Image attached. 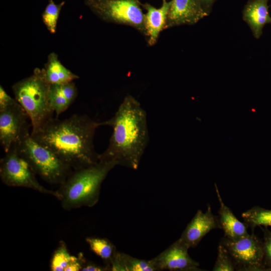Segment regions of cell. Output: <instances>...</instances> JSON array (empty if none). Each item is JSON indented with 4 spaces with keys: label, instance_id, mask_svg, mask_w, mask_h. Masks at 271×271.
I'll return each instance as SVG.
<instances>
[{
    "label": "cell",
    "instance_id": "obj_1",
    "mask_svg": "<svg viewBox=\"0 0 271 271\" xmlns=\"http://www.w3.org/2000/svg\"><path fill=\"white\" fill-rule=\"evenodd\" d=\"M100 125L87 115L73 114L64 119L52 117L31 134L74 170L98 162L93 138Z\"/></svg>",
    "mask_w": 271,
    "mask_h": 271
},
{
    "label": "cell",
    "instance_id": "obj_2",
    "mask_svg": "<svg viewBox=\"0 0 271 271\" xmlns=\"http://www.w3.org/2000/svg\"><path fill=\"white\" fill-rule=\"evenodd\" d=\"M100 124L111 126L113 131L99 160L137 169L149 140L147 113L140 103L127 95L114 115Z\"/></svg>",
    "mask_w": 271,
    "mask_h": 271
},
{
    "label": "cell",
    "instance_id": "obj_3",
    "mask_svg": "<svg viewBox=\"0 0 271 271\" xmlns=\"http://www.w3.org/2000/svg\"><path fill=\"white\" fill-rule=\"evenodd\" d=\"M116 165L99 160L94 165L74 170L57 190L62 207L70 211L81 207H92L98 201L101 186Z\"/></svg>",
    "mask_w": 271,
    "mask_h": 271
},
{
    "label": "cell",
    "instance_id": "obj_4",
    "mask_svg": "<svg viewBox=\"0 0 271 271\" xmlns=\"http://www.w3.org/2000/svg\"><path fill=\"white\" fill-rule=\"evenodd\" d=\"M27 126L15 144L19 153L35 173L48 183L61 185L73 171L50 150L35 141Z\"/></svg>",
    "mask_w": 271,
    "mask_h": 271
},
{
    "label": "cell",
    "instance_id": "obj_5",
    "mask_svg": "<svg viewBox=\"0 0 271 271\" xmlns=\"http://www.w3.org/2000/svg\"><path fill=\"white\" fill-rule=\"evenodd\" d=\"M50 86L42 69L36 68L31 76L12 86L15 98L29 117L32 127L31 132L36 131L53 117L54 111L49 100Z\"/></svg>",
    "mask_w": 271,
    "mask_h": 271
},
{
    "label": "cell",
    "instance_id": "obj_6",
    "mask_svg": "<svg viewBox=\"0 0 271 271\" xmlns=\"http://www.w3.org/2000/svg\"><path fill=\"white\" fill-rule=\"evenodd\" d=\"M0 160V177L6 185L34 190L58 199L57 191L48 189L38 181L29 163L19 153L15 144Z\"/></svg>",
    "mask_w": 271,
    "mask_h": 271
},
{
    "label": "cell",
    "instance_id": "obj_7",
    "mask_svg": "<svg viewBox=\"0 0 271 271\" xmlns=\"http://www.w3.org/2000/svg\"><path fill=\"white\" fill-rule=\"evenodd\" d=\"M101 20L134 28L146 35L144 14L139 0H84Z\"/></svg>",
    "mask_w": 271,
    "mask_h": 271
},
{
    "label": "cell",
    "instance_id": "obj_8",
    "mask_svg": "<svg viewBox=\"0 0 271 271\" xmlns=\"http://www.w3.org/2000/svg\"><path fill=\"white\" fill-rule=\"evenodd\" d=\"M219 243L223 245L229 252L236 270H269L263 263V241L253 232L235 239L223 236Z\"/></svg>",
    "mask_w": 271,
    "mask_h": 271
},
{
    "label": "cell",
    "instance_id": "obj_9",
    "mask_svg": "<svg viewBox=\"0 0 271 271\" xmlns=\"http://www.w3.org/2000/svg\"><path fill=\"white\" fill-rule=\"evenodd\" d=\"M29 119L27 113L19 102L0 110V142L5 152L18 140L23 130L31 124Z\"/></svg>",
    "mask_w": 271,
    "mask_h": 271
},
{
    "label": "cell",
    "instance_id": "obj_10",
    "mask_svg": "<svg viewBox=\"0 0 271 271\" xmlns=\"http://www.w3.org/2000/svg\"><path fill=\"white\" fill-rule=\"evenodd\" d=\"M189 248L179 239L151 259L157 270L200 271L199 263L188 254Z\"/></svg>",
    "mask_w": 271,
    "mask_h": 271
},
{
    "label": "cell",
    "instance_id": "obj_11",
    "mask_svg": "<svg viewBox=\"0 0 271 271\" xmlns=\"http://www.w3.org/2000/svg\"><path fill=\"white\" fill-rule=\"evenodd\" d=\"M214 229H221L218 216L213 214L211 206L207 205L206 212L200 209L197 211L179 239L189 248H195L206 234Z\"/></svg>",
    "mask_w": 271,
    "mask_h": 271
},
{
    "label": "cell",
    "instance_id": "obj_12",
    "mask_svg": "<svg viewBox=\"0 0 271 271\" xmlns=\"http://www.w3.org/2000/svg\"><path fill=\"white\" fill-rule=\"evenodd\" d=\"M208 15L199 0H171L165 29L193 25Z\"/></svg>",
    "mask_w": 271,
    "mask_h": 271
},
{
    "label": "cell",
    "instance_id": "obj_13",
    "mask_svg": "<svg viewBox=\"0 0 271 271\" xmlns=\"http://www.w3.org/2000/svg\"><path fill=\"white\" fill-rule=\"evenodd\" d=\"M170 5V1L167 0H163L162 5L159 8L148 3H141L142 7L146 11L144 14V26L150 46L156 44L160 32L165 29Z\"/></svg>",
    "mask_w": 271,
    "mask_h": 271
},
{
    "label": "cell",
    "instance_id": "obj_14",
    "mask_svg": "<svg viewBox=\"0 0 271 271\" xmlns=\"http://www.w3.org/2000/svg\"><path fill=\"white\" fill-rule=\"evenodd\" d=\"M269 1L249 0L243 10V19L248 24L256 39L261 37L264 26L271 24L268 5Z\"/></svg>",
    "mask_w": 271,
    "mask_h": 271
},
{
    "label": "cell",
    "instance_id": "obj_15",
    "mask_svg": "<svg viewBox=\"0 0 271 271\" xmlns=\"http://www.w3.org/2000/svg\"><path fill=\"white\" fill-rule=\"evenodd\" d=\"M214 186L220 204L218 216L221 229L224 233V236L229 239H235L248 235L247 230L248 227L246 224L239 220L231 209L224 204L216 183Z\"/></svg>",
    "mask_w": 271,
    "mask_h": 271
},
{
    "label": "cell",
    "instance_id": "obj_16",
    "mask_svg": "<svg viewBox=\"0 0 271 271\" xmlns=\"http://www.w3.org/2000/svg\"><path fill=\"white\" fill-rule=\"evenodd\" d=\"M77 96V89L73 82L50 84L49 100L50 106L58 117L73 102Z\"/></svg>",
    "mask_w": 271,
    "mask_h": 271
},
{
    "label": "cell",
    "instance_id": "obj_17",
    "mask_svg": "<svg viewBox=\"0 0 271 271\" xmlns=\"http://www.w3.org/2000/svg\"><path fill=\"white\" fill-rule=\"evenodd\" d=\"M42 69L45 78L50 84L67 83L79 78L78 76L61 63L58 55L54 52L48 55L44 68Z\"/></svg>",
    "mask_w": 271,
    "mask_h": 271
},
{
    "label": "cell",
    "instance_id": "obj_18",
    "mask_svg": "<svg viewBox=\"0 0 271 271\" xmlns=\"http://www.w3.org/2000/svg\"><path fill=\"white\" fill-rule=\"evenodd\" d=\"M110 266L111 271H157L152 259H139L118 251Z\"/></svg>",
    "mask_w": 271,
    "mask_h": 271
},
{
    "label": "cell",
    "instance_id": "obj_19",
    "mask_svg": "<svg viewBox=\"0 0 271 271\" xmlns=\"http://www.w3.org/2000/svg\"><path fill=\"white\" fill-rule=\"evenodd\" d=\"M86 241L90 249L110 267V263L117 252L114 245L107 238L88 237Z\"/></svg>",
    "mask_w": 271,
    "mask_h": 271
},
{
    "label": "cell",
    "instance_id": "obj_20",
    "mask_svg": "<svg viewBox=\"0 0 271 271\" xmlns=\"http://www.w3.org/2000/svg\"><path fill=\"white\" fill-rule=\"evenodd\" d=\"M241 216L252 232L256 226H271V210L255 206L243 212Z\"/></svg>",
    "mask_w": 271,
    "mask_h": 271
},
{
    "label": "cell",
    "instance_id": "obj_21",
    "mask_svg": "<svg viewBox=\"0 0 271 271\" xmlns=\"http://www.w3.org/2000/svg\"><path fill=\"white\" fill-rule=\"evenodd\" d=\"M73 257L74 255L69 252L66 243L63 241H60L50 259L51 270L65 271Z\"/></svg>",
    "mask_w": 271,
    "mask_h": 271
},
{
    "label": "cell",
    "instance_id": "obj_22",
    "mask_svg": "<svg viewBox=\"0 0 271 271\" xmlns=\"http://www.w3.org/2000/svg\"><path fill=\"white\" fill-rule=\"evenodd\" d=\"M65 3L63 1L57 4L53 0H49L42 13V21L51 34L56 33L60 13Z\"/></svg>",
    "mask_w": 271,
    "mask_h": 271
},
{
    "label": "cell",
    "instance_id": "obj_23",
    "mask_svg": "<svg viewBox=\"0 0 271 271\" xmlns=\"http://www.w3.org/2000/svg\"><path fill=\"white\" fill-rule=\"evenodd\" d=\"M212 270H235V266L230 254L226 248L220 243L218 246L217 258Z\"/></svg>",
    "mask_w": 271,
    "mask_h": 271
},
{
    "label": "cell",
    "instance_id": "obj_24",
    "mask_svg": "<svg viewBox=\"0 0 271 271\" xmlns=\"http://www.w3.org/2000/svg\"><path fill=\"white\" fill-rule=\"evenodd\" d=\"M263 234V263L264 266L271 270V231L267 229V227H262L259 226Z\"/></svg>",
    "mask_w": 271,
    "mask_h": 271
},
{
    "label": "cell",
    "instance_id": "obj_25",
    "mask_svg": "<svg viewBox=\"0 0 271 271\" xmlns=\"http://www.w3.org/2000/svg\"><path fill=\"white\" fill-rule=\"evenodd\" d=\"M18 103L16 98L10 96L5 91L4 87L0 86V110L6 107Z\"/></svg>",
    "mask_w": 271,
    "mask_h": 271
},
{
    "label": "cell",
    "instance_id": "obj_26",
    "mask_svg": "<svg viewBox=\"0 0 271 271\" xmlns=\"http://www.w3.org/2000/svg\"><path fill=\"white\" fill-rule=\"evenodd\" d=\"M111 270L109 266L104 264L99 265L91 261L86 260L81 271H108Z\"/></svg>",
    "mask_w": 271,
    "mask_h": 271
},
{
    "label": "cell",
    "instance_id": "obj_27",
    "mask_svg": "<svg viewBox=\"0 0 271 271\" xmlns=\"http://www.w3.org/2000/svg\"><path fill=\"white\" fill-rule=\"evenodd\" d=\"M204 9L209 14L214 3L217 0H199Z\"/></svg>",
    "mask_w": 271,
    "mask_h": 271
}]
</instances>
